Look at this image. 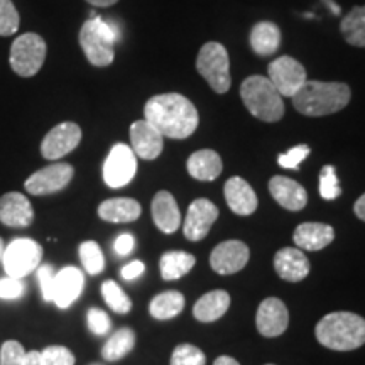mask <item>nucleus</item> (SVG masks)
Here are the masks:
<instances>
[{
    "label": "nucleus",
    "instance_id": "nucleus-33",
    "mask_svg": "<svg viewBox=\"0 0 365 365\" xmlns=\"http://www.w3.org/2000/svg\"><path fill=\"white\" fill-rule=\"evenodd\" d=\"M80 261L85 271L91 274V276H97L105 267V257L102 249L93 240H86L80 245Z\"/></svg>",
    "mask_w": 365,
    "mask_h": 365
},
{
    "label": "nucleus",
    "instance_id": "nucleus-21",
    "mask_svg": "<svg viewBox=\"0 0 365 365\" xmlns=\"http://www.w3.org/2000/svg\"><path fill=\"white\" fill-rule=\"evenodd\" d=\"M274 269L281 279L299 282L309 274V261L301 249L286 247L274 255Z\"/></svg>",
    "mask_w": 365,
    "mask_h": 365
},
{
    "label": "nucleus",
    "instance_id": "nucleus-6",
    "mask_svg": "<svg viewBox=\"0 0 365 365\" xmlns=\"http://www.w3.org/2000/svg\"><path fill=\"white\" fill-rule=\"evenodd\" d=\"M196 70L215 93L223 95L230 90V58L223 44L215 41L203 44L196 58Z\"/></svg>",
    "mask_w": 365,
    "mask_h": 365
},
{
    "label": "nucleus",
    "instance_id": "nucleus-14",
    "mask_svg": "<svg viewBox=\"0 0 365 365\" xmlns=\"http://www.w3.org/2000/svg\"><path fill=\"white\" fill-rule=\"evenodd\" d=\"M218 218V208L207 198H198L190 205L185 218V237L191 242H200L208 235L210 228Z\"/></svg>",
    "mask_w": 365,
    "mask_h": 365
},
{
    "label": "nucleus",
    "instance_id": "nucleus-26",
    "mask_svg": "<svg viewBox=\"0 0 365 365\" xmlns=\"http://www.w3.org/2000/svg\"><path fill=\"white\" fill-rule=\"evenodd\" d=\"M249 43L257 56H271L281 46V29L274 22H257L250 31Z\"/></svg>",
    "mask_w": 365,
    "mask_h": 365
},
{
    "label": "nucleus",
    "instance_id": "nucleus-16",
    "mask_svg": "<svg viewBox=\"0 0 365 365\" xmlns=\"http://www.w3.org/2000/svg\"><path fill=\"white\" fill-rule=\"evenodd\" d=\"M130 148L135 156L145 161L159 158L164 148V137L148 120H137L130 125Z\"/></svg>",
    "mask_w": 365,
    "mask_h": 365
},
{
    "label": "nucleus",
    "instance_id": "nucleus-27",
    "mask_svg": "<svg viewBox=\"0 0 365 365\" xmlns=\"http://www.w3.org/2000/svg\"><path fill=\"white\" fill-rule=\"evenodd\" d=\"M228 307H230V296H228L227 291H210V293L196 301L193 314L198 322L212 323L220 319L227 313Z\"/></svg>",
    "mask_w": 365,
    "mask_h": 365
},
{
    "label": "nucleus",
    "instance_id": "nucleus-25",
    "mask_svg": "<svg viewBox=\"0 0 365 365\" xmlns=\"http://www.w3.org/2000/svg\"><path fill=\"white\" fill-rule=\"evenodd\" d=\"M143 213L139 202L132 198H110L98 207V217L110 223L135 222Z\"/></svg>",
    "mask_w": 365,
    "mask_h": 365
},
{
    "label": "nucleus",
    "instance_id": "nucleus-22",
    "mask_svg": "<svg viewBox=\"0 0 365 365\" xmlns=\"http://www.w3.org/2000/svg\"><path fill=\"white\" fill-rule=\"evenodd\" d=\"M150 212H153V220L156 223V227L164 234H173L180 228L181 213L175 196L170 191L156 193L153 205H150Z\"/></svg>",
    "mask_w": 365,
    "mask_h": 365
},
{
    "label": "nucleus",
    "instance_id": "nucleus-43",
    "mask_svg": "<svg viewBox=\"0 0 365 365\" xmlns=\"http://www.w3.org/2000/svg\"><path fill=\"white\" fill-rule=\"evenodd\" d=\"M134 247H135V239L134 235L130 234L118 235L115 242H113V250H115L117 255H122V257H124V255H129L132 250H134Z\"/></svg>",
    "mask_w": 365,
    "mask_h": 365
},
{
    "label": "nucleus",
    "instance_id": "nucleus-50",
    "mask_svg": "<svg viewBox=\"0 0 365 365\" xmlns=\"http://www.w3.org/2000/svg\"><path fill=\"white\" fill-rule=\"evenodd\" d=\"M4 250H6V245H4V240H2V237H0V261H2Z\"/></svg>",
    "mask_w": 365,
    "mask_h": 365
},
{
    "label": "nucleus",
    "instance_id": "nucleus-15",
    "mask_svg": "<svg viewBox=\"0 0 365 365\" xmlns=\"http://www.w3.org/2000/svg\"><path fill=\"white\" fill-rule=\"evenodd\" d=\"M255 325L261 335L267 339L279 336L289 325V312L279 298H266L257 309Z\"/></svg>",
    "mask_w": 365,
    "mask_h": 365
},
{
    "label": "nucleus",
    "instance_id": "nucleus-38",
    "mask_svg": "<svg viewBox=\"0 0 365 365\" xmlns=\"http://www.w3.org/2000/svg\"><path fill=\"white\" fill-rule=\"evenodd\" d=\"M54 279H56V272L51 264H41L38 267V282L46 303H53L54 299Z\"/></svg>",
    "mask_w": 365,
    "mask_h": 365
},
{
    "label": "nucleus",
    "instance_id": "nucleus-23",
    "mask_svg": "<svg viewBox=\"0 0 365 365\" xmlns=\"http://www.w3.org/2000/svg\"><path fill=\"white\" fill-rule=\"evenodd\" d=\"M335 239V230L327 223L307 222L296 227L293 240L299 249L304 250H322L328 247Z\"/></svg>",
    "mask_w": 365,
    "mask_h": 365
},
{
    "label": "nucleus",
    "instance_id": "nucleus-32",
    "mask_svg": "<svg viewBox=\"0 0 365 365\" xmlns=\"http://www.w3.org/2000/svg\"><path fill=\"white\" fill-rule=\"evenodd\" d=\"M102 296L107 307L115 313L127 314L132 308V301L125 291L117 284L115 281H105L102 284Z\"/></svg>",
    "mask_w": 365,
    "mask_h": 365
},
{
    "label": "nucleus",
    "instance_id": "nucleus-10",
    "mask_svg": "<svg viewBox=\"0 0 365 365\" xmlns=\"http://www.w3.org/2000/svg\"><path fill=\"white\" fill-rule=\"evenodd\" d=\"M75 175L71 164L68 163H54L51 166H46L43 170L36 171L24 182L27 193L34 196H46L58 193L70 185Z\"/></svg>",
    "mask_w": 365,
    "mask_h": 365
},
{
    "label": "nucleus",
    "instance_id": "nucleus-41",
    "mask_svg": "<svg viewBox=\"0 0 365 365\" xmlns=\"http://www.w3.org/2000/svg\"><path fill=\"white\" fill-rule=\"evenodd\" d=\"M26 357V350L19 341L7 340L0 349V365H22Z\"/></svg>",
    "mask_w": 365,
    "mask_h": 365
},
{
    "label": "nucleus",
    "instance_id": "nucleus-12",
    "mask_svg": "<svg viewBox=\"0 0 365 365\" xmlns=\"http://www.w3.org/2000/svg\"><path fill=\"white\" fill-rule=\"evenodd\" d=\"M81 129L75 122H63L46 134L41 143V154L48 161H58L78 148Z\"/></svg>",
    "mask_w": 365,
    "mask_h": 365
},
{
    "label": "nucleus",
    "instance_id": "nucleus-29",
    "mask_svg": "<svg viewBox=\"0 0 365 365\" xmlns=\"http://www.w3.org/2000/svg\"><path fill=\"white\" fill-rule=\"evenodd\" d=\"M135 345V333L130 328H120L105 341L102 349V357L107 362H117L132 352Z\"/></svg>",
    "mask_w": 365,
    "mask_h": 365
},
{
    "label": "nucleus",
    "instance_id": "nucleus-34",
    "mask_svg": "<svg viewBox=\"0 0 365 365\" xmlns=\"http://www.w3.org/2000/svg\"><path fill=\"white\" fill-rule=\"evenodd\" d=\"M319 195H322L323 200H328V202H333V200H336L341 195V186L339 176H336L335 166L327 164L319 171Z\"/></svg>",
    "mask_w": 365,
    "mask_h": 365
},
{
    "label": "nucleus",
    "instance_id": "nucleus-37",
    "mask_svg": "<svg viewBox=\"0 0 365 365\" xmlns=\"http://www.w3.org/2000/svg\"><path fill=\"white\" fill-rule=\"evenodd\" d=\"M41 362L43 365H75V355L66 346L51 345L41 352Z\"/></svg>",
    "mask_w": 365,
    "mask_h": 365
},
{
    "label": "nucleus",
    "instance_id": "nucleus-48",
    "mask_svg": "<svg viewBox=\"0 0 365 365\" xmlns=\"http://www.w3.org/2000/svg\"><path fill=\"white\" fill-rule=\"evenodd\" d=\"M213 365H240L239 362L234 357H228V355H222V357H218L215 360V364Z\"/></svg>",
    "mask_w": 365,
    "mask_h": 365
},
{
    "label": "nucleus",
    "instance_id": "nucleus-28",
    "mask_svg": "<svg viewBox=\"0 0 365 365\" xmlns=\"http://www.w3.org/2000/svg\"><path fill=\"white\" fill-rule=\"evenodd\" d=\"M196 264L193 254L182 252V250H170L161 255V277L164 281H176L186 276Z\"/></svg>",
    "mask_w": 365,
    "mask_h": 365
},
{
    "label": "nucleus",
    "instance_id": "nucleus-8",
    "mask_svg": "<svg viewBox=\"0 0 365 365\" xmlns=\"http://www.w3.org/2000/svg\"><path fill=\"white\" fill-rule=\"evenodd\" d=\"M46 51L48 48L39 34L26 33L19 36L11 46L9 61H11L12 71L22 78H31L43 68Z\"/></svg>",
    "mask_w": 365,
    "mask_h": 365
},
{
    "label": "nucleus",
    "instance_id": "nucleus-40",
    "mask_svg": "<svg viewBox=\"0 0 365 365\" xmlns=\"http://www.w3.org/2000/svg\"><path fill=\"white\" fill-rule=\"evenodd\" d=\"M86 323H88L90 331L93 333V335H98V336L107 335L112 328L110 317H108V314L100 308L88 309V314H86Z\"/></svg>",
    "mask_w": 365,
    "mask_h": 365
},
{
    "label": "nucleus",
    "instance_id": "nucleus-42",
    "mask_svg": "<svg viewBox=\"0 0 365 365\" xmlns=\"http://www.w3.org/2000/svg\"><path fill=\"white\" fill-rule=\"evenodd\" d=\"M26 294V284L22 279L16 277H2L0 279V299L4 301H17Z\"/></svg>",
    "mask_w": 365,
    "mask_h": 365
},
{
    "label": "nucleus",
    "instance_id": "nucleus-17",
    "mask_svg": "<svg viewBox=\"0 0 365 365\" xmlns=\"http://www.w3.org/2000/svg\"><path fill=\"white\" fill-rule=\"evenodd\" d=\"M85 276L78 267L68 266L56 272L54 279V299L53 303L59 309L70 308L83 293Z\"/></svg>",
    "mask_w": 365,
    "mask_h": 365
},
{
    "label": "nucleus",
    "instance_id": "nucleus-35",
    "mask_svg": "<svg viewBox=\"0 0 365 365\" xmlns=\"http://www.w3.org/2000/svg\"><path fill=\"white\" fill-rule=\"evenodd\" d=\"M207 357L198 346L191 344L178 345L171 355V365H205Z\"/></svg>",
    "mask_w": 365,
    "mask_h": 365
},
{
    "label": "nucleus",
    "instance_id": "nucleus-51",
    "mask_svg": "<svg viewBox=\"0 0 365 365\" xmlns=\"http://www.w3.org/2000/svg\"><path fill=\"white\" fill-rule=\"evenodd\" d=\"M90 365H102V364H90Z\"/></svg>",
    "mask_w": 365,
    "mask_h": 365
},
{
    "label": "nucleus",
    "instance_id": "nucleus-20",
    "mask_svg": "<svg viewBox=\"0 0 365 365\" xmlns=\"http://www.w3.org/2000/svg\"><path fill=\"white\" fill-rule=\"evenodd\" d=\"M269 191L272 198L281 205L282 208L289 212H299L307 207L308 193L298 181L291 180L286 176H274L269 181Z\"/></svg>",
    "mask_w": 365,
    "mask_h": 365
},
{
    "label": "nucleus",
    "instance_id": "nucleus-30",
    "mask_svg": "<svg viewBox=\"0 0 365 365\" xmlns=\"http://www.w3.org/2000/svg\"><path fill=\"white\" fill-rule=\"evenodd\" d=\"M182 308H185V296L180 291H164L150 301L149 313L156 319H171L178 317Z\"/></svg>",
    "mask_w": 365,
    "mask_h": 365
},
{
    "label": "nucleus",
    "instance_id": "nucleus-19",
    "mask_svg": "<svg viewBox=\"0 0 365 365\" xmlns=\"http://www.w3.org/2000/svg\"><path fill=\"white\" fill-rule=\"evenodd\" d=\"M227 205L235 215L247 217L257 210V195L247 181L239 176L230 178L223 186Z\"/></svg>",
    "mask_w": 365,
    "mask_h": 365
},
{
    "label": "nucleus",
    "instance_id": "nucleus-52",
    "mask_svg": "<svg viewBox=\"0 0 365 365\" xmlns=\"http://www.w3.org/2000/svg\"><path fill=\"white\" fill-rule=\"evenodd\" d=\"M267 365H274V364H267Z\"/></svg>",
    "mask_w": 365,
    "mask_h": 365
},
{
    "label": "nucleus",
    "instance_id": "nucleus-45",
    "mask_svg": "<svg viewBox=\"0 0 365 365\" xmlns=\"http://www.w3.org/2000/svg\"><path fill=\"white\" fill-rule=\"evenodd\" d=\"M22 365H43V362H41V352H38V350H29V352H26Z\"/></svg>",
    "mask_w": 365,
    "mask_h": 365
},
{
    "label": "nucleus",
    "instance_id": "nucleus-36",
    "mask_svg": "<svg viewBox=\"0 0 365 365\" xmlns=\"http://www.w3.org/2000/svg\"><path fill=\"white\" fill-rule=\"evenodd\" d=\"M19 12L12 0H0V36H14L19 29Z\"/></svg>",
    "mask_w": 365,
    "mask_h": 365
},
{
    "label": "nucleus",
    "instance_id": "nucleus-24",
    "mask_svg": "<svg viewBox=\"0 0 365 365\" xmlns=\"http://www.w3.org/2000/svg\"><path fill=\"white\" fill-rule=\"evenodd\" d=\"M223 163L213 149L196 150L188 159V173L198 181H213L220 176Z\"/></svg>",
    "mask_w": 365,
    "mask_h": 365
},
{
    "label": "nucleus",
    "instance_id": "nucleus-3",
    "mask_svg": "<svg viewBox=\"0 0 365 365\" xmlns=\"http://www.w3.org/2000/svg\"><path fill=\"white\" fill-rule=\"evenodd\" d=\"M317 339L323 346L336 352L359 349L365 344V318L349 312L327 314L317 325Z\"/></svg>",
    "mask_w": 365,
    "mask_h": 365
},
{
    "label": "nucleus",
    "instance_id": "nucleus-1",
    "mask_svg": "<svg viewBox=\"0 0 365 365\" xmlns=\"http://www.w3.org/2000/svg\"><path fill=\"white\" fill-rule=\"evenodd\" d=\"M144 117L159 134L170 139H186L198 129V110L181 93H161L149 98L144 107Z\"/></svg>",
    "mask_w": 365,
    "mask_h": 365
},
{
    "label": "nucleus",
    "instance_id": "nucleus-31",
    "mask_svg": "<svg viewBox=\"0 0 365 365\" xmlns=\"http://www.w3.org/2000/svg\"><path fill=\"white\" fill-rule=\"evenodd\" d=\"M340 31L350 46L365 48V6L354 7L341 19Z\"/></svg>",
    "mask_w": 365,
    "mask_h": 365
},
{
    "label": "nucleus",
    "instance_id": "nucleus-2",
    "mask_svg": "<svg viewBox=\"0 0 365 365\" xmlns=\"http://www.w3.org/2000/svg\"><path fill=\"white\" fill-rule=\"evenodd\" d=\"M291 98L293 107L303 115L323 117L344 110L352 98V90L340 81L307 80Z\"/></svg>",
    "mask_w": 365,
    "mask_h": 365
},
{
    "label": "nucleus",
    "instance_id": "nucleus-11",
    "mask_svg": "<svg viewBox=\"0 0 365 365\" xmlns=\"http://www.w3.org/2000/svg\"><path fill=\"white\" fill-rule=\"evenodd\" d=\"M269 80L281 97H293L307 81V70L298 59L279 56L269 65Z\"/></svg>",
    "mask_w": 365,
    "mask_h": 365
},
{
    "label": "nucleus",
    "instance_id": "nucleus-44",
    "mask_svg": "<svg viewBox=\"0 0 365 365\" xmlns=\"http://www.w3.org/2000/svg\"><path fill=\"white\" fill-rule=\"evenodd\" d=\"M145 271V266L140 261H132L127 264V266L122 267L120 276L124 277L125 281H135L137 277H140Z\"/></svg>",
    "mask_w": 365,
    "mask_h": 365
},
{
    "label": "nucleus",
    "instance_id": "nucleus-47",
    "mask_svg": "<svg viewBox=\"0 0 365 365\" xmlns=\"http://www.w3.org/2000/svg\"><path fill=\"white\" fill-rule=\"evenodd\" d=\"M93 7H110L113 4H117L118 0H86Z\"/></svg>",
    "mask_w": 365,
    "mask_h": 365
},
{
    "label": "nucleus",
    "instance_id": "nucleus-13",
    "mask_svg": "<svg viewBox=\"0 0 365 365\" xmlns=\"http://www.w3.org/2000/svg\"><path fill=\"white\" fill-rule=\"evenodd\" d=\"M250 250L240 240H225L218 244L210 255V266L217 274L228 276L247 266Z\"/></svg>",
    "mask_w": 365,
    "mask_h": 365
},
{
    "label": "nucleus",
    "instance_id": "nucleus-5",
    "mask_svg": "<svg viewBox=\"0 0 365 365\" xmlns=\"http://www.w3.org/2000/svg\"><path fill=\"white\" fill-rule=\"evenodd\" d=\"M118 36L120 34L115 26L103 21L95 12L91 14L80 29V46L91 65L98 68L112 65L115 59L113 44L118 41Z\"/></svg>",
    "mask_w": 365,
    "mask_h": 365
},
{
    "label": "nucleus",
    "instance_id": "nucleus-9",
    "mask_svg": "<svg viewBox=\"0 0 365 365\" xmlns=\"http://www.w3.org/2000/svg\"><path fill=\"white\" fill-rule=\"evenodd\" d=\"M137 173V156L125 144H115L103 163V181L108 188H124L134 180Z\"/></svg>",
    "mask_w": 365,
    "mask_h": 365
},
{
    "label": "nucleus",
    "instance_id": "nucleus-39",
    "mask_svg": "<svg viewBox=\"0 0 365 365\" xmlns=\"http://www.w3.org/2000/svg\"><path fill=\"white\" fill-rule=\"evenodd\" d=\"M309 153H312V149L308 148L307 144H301V145H296V148L289 149L287 153L284 154H279L277 156V163H279L281 168H284V170H299L301 163L304 161L309 156Z\"/></svg>",
    "mask_w": 365,
    "mask_h": 365
},
{
    "label": "nucleus",
    "instance_id": "nucleus-46",
    "mask_svg": "<svg viewBox=\"0 0 365 365\" xmlns=\"http://www.w3.org/2000/svg\"><path fill=\"white\" fill-rule=\"evenodd\" d=\"M354 212H355V215L360 218V220L365 222V193L360 196L357 202H355Z\"/></svg>",
    "mask_w": 365,
    "mask_h": 365
},
{
    "label": "nucleus",
    "instance_id": "nucleus-4",
    "mask_svg": "<svg viewBox=\"0 0 365 365\" xmlns=\"http://www.w3.org/2000/svg\"><path fill=\"white\" fill-rule=\"evenodd\" d=\"M240 97L247 110L262 122H279L284 117V102L266 76L254 75L242 81Z\"/></svg>",
    "mask_w": 365,
    "mask_h": 365
},
{
    "label": "nucleus",
    "instance_id": "nucleus-18",
    "mask_svg": "<svg viewBox=\"0 0 365 365\" xmlns=\"http://www.w3.org/2000/svg\"><path fill=\"white\" fill-rule=\"evenodd\" d=\"M0 222L11 228H26L34 222V210L22 193H7L0 198Z\"/></svg>",
    "mask_w": 365,
    "mask_h": 365
},
{
    "label": "nucleus",
    "instance_id": "nucleus-49",
    "mask_svg": "<svg viewBox=\"0 0 365 365\" xmlns=\"http://www.w3.org/2000/svg\"><path fill=\"white\" fill-rule=\"evenodd\" d=\"M323 4H327V6L330 7L331 11H333V14H335V16H339V14H340V7L336 6L335 2H331V0H323Z\"/></svg>",
    "mask_w": 365,
    "mask_h": 365
},
{
    "label": "nucleus",
    "instance_id": "nucleus-7",
    "mask_svg": "<svg viewBox=\"0 0 365 365\" xmlns=\"http://www.w3.org/2000/svg\"><path fill=\"white\" fill-rule=\"evenodd\" d=\"M43 247L36 240L27 239V237L14 239L4 250V271L9 277L24 279L31 272L38 271L41 261H43Z\"/></svg>",
    "mask_w": 365,
    "mask_h": 365
}]
</instances>
